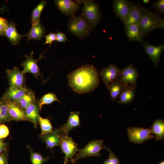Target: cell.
<instances>
[{
    "label": "cell",
    "instance_id": "83f0119b",
    "mask_svg": "<svg viewBox=\"0 0 164 164\" xmlns=\"http://www.w3.org/2000/svg\"><path fill=\"white\" fill-rule=\"evenodd\" d=\"M46 4L45 1H41L33 10L31 16L32 26H34L40 21L41 13Z\"/></svg>",
    "mask_w": 164,
    "mask_h": 164
},
{
    "label": "cell",
    "instance_id": "74e56055",
    "mask_svg": "<svg viewBox=\"0 0 164 164\" xmlns=\"http://www.w3.org/2000/svg\"><path fill=\"white\" fill-rule=\"evenodd\" d=\"M56 40L60 43H65L68 40L66 34L62 32H58L56 34Z\"/></svg>",
    "mask_w": 164,
    "mask_h": 164
},
{
    "label": "cell",
    "instance_id": "d6986e66",
    "mask_svg": "<svg viewBox=\"0 0 164 164\" xmlns=\"http://www.w3.org/2000/svg\"><path fill=\"white\" fill-rule=\"evenodd\" d=\"M40 109L37 100H35L32 102L24 110L26 118L28 121L32 123L35 127L39 123L40 115L39 112Z\"/></svg>",
    "mask_w": 164,
    "mask_h": 164
},
{
    "label": "cell",
    "instance_id": "484cf974",
    "mask_svg": "<svg viewBox=\"0 0 164 164\" xmlns=\"http://www.w3.org/2000/svg\"><path fill=\"white\" fill-rule=\"evenodd\" d=\"M125 87L122 84L118 79L111 84L107 89L109 91L111 100L116 101Z\"/></svg>",
    "mask_w": 164,
    "mask_h": 164
},
{
    "label": "cell",
    "instance_id": "7a4b0ae2",
    "mask_svg": "<svg viewBox=\"0 0 164 164\" xmlns=\"http://www.w3.org/2000/svg\"><path fill=\"white\" fill-rule=\"evenodd\" d=\"M138 26L143 38L156 29H164V19L157 13L143 7Z\"/></svg>",
    "mask_w": 164,
    "mask_h": 164
},
{
    "label": "cell",
    "instance_id": "603a6c76",
    "mask_svg": "<svg viewBox=\"0 0 164 164\" xmlns=\"http://www.w3.org/2000/svg\"><path fill=\"white\" fill-rule=\"evenodd\" d=\"M135 87L126 86L123 89L117 102L120 104H126L129 103L134 99L135 95Z\"/></svg>",
    "mask_w": 164,
    "mask_h": 164
},
{
    "label": "cell",
    "instance_id": "ab89813d",
    "mask_svg": "<svg viewBox=\"0 0 164 164\" xmlns=\"http://www.w3.org/2000/svg\"><path fill=\"white\" fill-rule=\"evenodd\" d=\"M6 145L2 139H0V154L6 149Z\"/></svg>",
    "mask_w": 164,
    "mask_h": 164
},
{
    "label": "cell",
    "instance_id": "4316f807",
    "mask_svg": "<svg viewBox=\"0 0 164 164\" xmlns=\"http://www.w3.org/2000/svg\"><path fill=\"white\" fill-rule=\"evenodd\" d=\"M35 99V96L34 92L29 91L15 103L24 110Z\"/></svg>",
    "mask_w": 164,
    "mask_h": 164
},
{
    "label": "cell",
    "instance_id": "cb8c5ba5",
    "mask_svg": "<svg viewBox=\"0 0 164 164\" xmlns=\"http://www.w3.org/2000/svg\"><path fill=\"white\" fill-rule=\"evenodd\" d=\"M45 33V29L40 21L32 27L28 32L26 36L27 41L31 40H40Z\"/></svg>",
    "mask_w": 164,
    "mask_h": 164
},
{
    "label": "cell",
    "instance_id": "4dcf8cb0",
    "mask_svg": "<svg viewBox=\"0 0 164 164\" xmlns=\"http://www.w3.org/2000/svg\"><path fill=\"white\" fill-rule=\"evenodd\" d=\"M8 108L4 100H0V123L10 121L8 114Z\"/></svg>",
    "mask_w": 164,
    "mask_h": 164
},
{
    "label": "cell",
    "instance_id": "1f68e13d",
    "mask_svg": "<svg viewBox=\"0 0 164 164\" xmlns=\"http://www.w3.org/2000/svg\"><path fill=\"white\" fill-rule=\"evenodd\" d=\"M30 160L32 164H42L49 160L48 157H44L38 152L31 151Z\"/></svg>",
    "mask_w": 164,
    "mask_h": 164
},
{
    "label": "cell",
    "instance_id": "8fae6325",
    "mask_svg": "<svg viewBox=\"0 0 164 164\" xmlns=\"http://www.w3.org/2000/svg\"><path fill=\"white\" fill-rule=\"evenodd\" d=\"M55 3L59 10L64 15L72 16L80 7V4L77 1L71 0H56Z\"/></svg>",
    "mask_w": 164,
    "mask_h": 164
},
{
    "label": "cell",
    "instance_id": "7c38bea8",
    "mask_svg": "<svg viewBox=\"0 0 164 164\" xmlns=\"http://www.w3.org/2000/svg\"><path fill=\"white\" fill-rule=\"evenodd\" d=\"M33 51H32L29 55H25L26 59L21 64L23 68L22 71L24 74L26 73H30L32 74L35 78H38L39 76H42L37 63L43 57V54L40 55L38 59L35 60L33 58Z\"/></svg>",
    "mask_w": 164,
    "mask_h": 164
},
{
    "label": "cell",
    "instance_id": "ac0fdd59",
    "mask_svg": "<svg viewBox=\"0 0 164 164\" xmlns=\"http://www.w3.org/2000/svg\"><path fill=\"white\" fill-rule=\"evenodd\" d=\"M29 90L25 87H9L6 90L0 99L7 100L15 102Z\"/></svg>",
    "mask_w": 164,
    "mask_h": 164
},
{
    "label": "cell",
    "instance_id": "9c48e42d",
    "mask_svg": "<svg viewBox=\"0 0 164 164\" xmlns=\"http://www.w3.org/2000/svg\"><path fill=\"white\" fill-rule=\"evenodd\" d=\"M155 68H157L161 53L164 50V43L155 46L148 41L144 40L140 42Z\"/></svg>",
    "mask_w": 164,
    "mask_h": 164
},
{
    "label": "cell",
    "instance_id": "f546056e",
    "mask_svg": "<svg viewBox=\"0 0 164 164\" xmlns=\"http://www.w3.org/2000/svg\"><path fill=\"white\" fill-rule=\"evenodd\" d=\"M41 130V133L40 135H44L53 131V127L49 119L46 118H43L40 116L39 120Z\"/></svg>",
    "mask_w": 164,
    "mask_h": 164
},
{
    "label": "cell",
    "instance_id": "836d02e7",
    "mask_svg": "<svg viewBox=\"0 0 164 164\" xmlns=\"http://www.w3.org/2000/svg\"><path fill=\"white\" fill-rule=\"evenodd\" d=\"M153 9L158 13L162 15L164 14V0H158L152 5Z\"/></svg>",
    "mask_w": 164,
    "mask_h": 164
},
{
    "label": "cell",
    "instance_id": "2e32d148",
    "mask_svg": "<svg viewBox=\"0 0 164 164\" xmlns=\"http://www.w3.org/2000/svg\"><path fill=\"white\" fill-rule=\"evenodd\" d=\"M143 8L138 4L131 2L128 15L123 23L124 25L134 24L138 26Z\"/></svg>",
    "mask_w": 164,
    "mask_h": 164
},
{
    "label": "cell",
    "instance_id": "ba28073f",
    "mask_svg": "<svg viewBox=\"0 0 164 164\" xmlns=\"http://www.w3.org/2000/svg\"><path fill=\"white\" fill-rule=\"evenodd\" d=\"M60 145L62 152L65 155L64 164H66L69 160V159L73 158L78 151L77 144L71 137L60 135Z\"/></svg>",
    "mask_w": 164,
    "mask_h": 164
},
{
    "label": "cell",
    "instance_id": "7bdbcfd3",
    "mask_svg": "<svg viewBox=\"0 0 164 164\" xmlns=\"http://www.w3.org/2000/svg\"><path fill=\"white\" fill-rule=\"evenodd\" d=\"M0 36H3V35L0 32Z\"/></svg>",
    "mask_w": 164,
    "mask_h": 164
},
{
    "label": "cell",
    "instance_id": "b9f144b4",
    "mask_svg": "<svg viewBox=\"0 0 164 164\" xmlns=\"http://www.w3.org/2000/svg\"><path fill=\"white\" fill-rule=\"evenodd\" d=\"M157 164H164V161H162Z\"/></svg>",
    "mask_w": 164,
    "mask_h": 164
},
{
    "label": "cell",
    "instance_id": "e0dca14e",
    "mask_svg": "<svg viewBox=\"0 0 164 164\" xmlns=\"http://www.w3.org/2000/svg\"><path fill=\"white\" fill-rule=\"evenodd\" d=\"M8 108V114L10 120L16 121H28L25 111L15 103L4 100Z\"/></svg>",
    "mask_w": 164,
    "mask_h": 164
},
{
    "label": "cell",
    "instance_id": "ffe728a7",
    "mask_svg": "<svg viewBox=\"0 0 164 164\" xmlns=\"http://www.w3.org/2000/svg\"><path fill=\"white\" fill-rule=\"evenodd\" d=\"M4 35L13 45L18 44L22 37L26 36V35H22L18 33L16 29L15 24L12 21L8 23L5 31Z\"/></svg>",
    "mask_w": 164,
    "mask_h": 164
},
{
    "label": "cell",
    "instance_id": "3957f363",
    "mask_svg": "<svg viewBox=\"0 0 164 164\" xmlns=\"http://www.w3.org/2000/svg\"><path fill=\"white\" fill-rule=\"evenodd\" d=\"M67 29L69 32L81 39L87 37L93 30L91 25L82 14L72 16L68 23Z\"/></svg>",
    "mask_w": 164,
    "mask_h": 164
},
{
    "label": "cell",
    "instance_id": "60d3db41",
    "mask_svg": "<svg viewBox=\"0 0 164 164\" xmlns=\"http://www.w3.org/2000/svg\"><path fill=\"white\" fill-rule=\"evenodd\" d=\"M150 1V0H143L142 2L144 4H147L149 3Z\"/></svg>",
    "mask_w": 164,
    "mask_h": 164
},
{
    "label": "cell",
    "instance_id": "44dd1931",
    "mask_svg": "<svg viewBox=\"0 0 164 164\" xmlns=\"http://www.w3.org/2000/svg\"><path fill=\"white\" fill-rule=\"evenodd\" d=\"M125 26V32L128 40L139 42L144 40L138 25L131 24Z\"/></svg>",
    "mask_w": 164,
    "mask_h": 164
},
{
    "label": "cell",
    "instance_id": "8d00e7d4",
    "mask_svg": "<svg viewBox=\"0 0 164 164\" xmlns=\"http://www.w3.org/2000/svg\"><path fill=\"white\" fill-rule=\"evenodd\" d=\"M8 23L5 18L0 17V32L4 35V32L6 29Z\"/></svg>",
    "mask_w": 164,
    "mask_h": 164
},
{
    "label": "cell",
    "instance_id": "f35d334b",
    "mask_svg": "<svg viewBox=\"0 0 164 164\" xmlns=\"http://www.w3.org/2000/svg\"><path fill=\"white\" fill-rule=\"evenodd\" d=\"M0 164H8L7 155L3 153L0 154Z\"/></svg>",
    "mask_w": 164,
    "mask_h": 164
},
{
    "label": "cell",
    "instance_id": "d4e9b609",
    "mask_svg": "<svg viewBox=\"0 0 164 164\" xmlns=\"http://www.w3.org/2000/svg\"><path fill=\"white\" fill-rule=\"evenodd\" d=\"M152 134L157 141L162 140L164 138V121L161 119L155 120L150 128Z\"/></svg>",
    "mask_w": 164,
    "mask_h": 164
},
{
    "label": "cell",
    "instance_id": "9a60e30c",
    "mask_svg": "<svg viewBox=\"0 0 164 164\" xmlns=\"http://www.w3.org/2000/svg\"><path fill=\"white\" fill-rule=\"evenodd\" d=\"M131 2L126 0H114L113 1L115 15L123 23L128 15Z\"/></svg>",
    "mask_w": 164,
    "mask_h": 164
},
{
    "label": "cell",
    "instance_id": "e575fe53",
    "mask_svg": "<svg viewBox=\"0 0 164 164\" xmlns=\"http://www.w3.org/2000/svg\"><path fill=\"white\" fill-rule=\"evenodd\" d=\"M9 134V131L7 127L4 124H0V139L6 138Z\"/></svg>",
    "mask_w": 164,
    "mask_h": 164
},
{
    "label": "cell",
    "instance_id": "277c9868",
    "mask_svg": "<svg viewBox=\"0 0 164 164\" xmlns=\"http://www.w3.org/2000/svg\"><path fill=\"white\" fill-rule=\"evenodd\" d=\"M82 15L91 25L93 30L101 21L102 14L100 6L95 1L87 0L82 9Z\"/></svg>",
    "mask_w": 164,
    "mask_h": 164
},
{
    "label": "cell",
    "instance_id": "30bf717a",
    "mask_svg": "<svg viewBox=\"0 0 164 164\" xmlns=\"http://www.w3.org/2000/svg\"><path fill=\"white\" fill-rule=\"evenodd\" d=\"M120 69L112 64L103 68L99 74L107 88L110 85L118 79Z\"/></svg>",
    "mask_w": 164,
    "mask_h": 164
},
{
    "label": "cell",
    "instance_id": "f1b7e54d",
    "mask_svg": "<svg viewBox=\"0 0 164 164\" xmlns=\"http://www.w3.org/2000/svg\"><path fill=\"white\" fill-rule=\"evenodd\" d=\"M55 101L60 103L54 94L49 93L44 95L38 101V104L40 109H42V107L43 105L49 104Z\"/></svg>",
    "mask_w": 164,
    "mask_h": 164
},
{
    "label": "cell",
    "instance_id": "6da1fadb",
    "mask_svg": "<svg viewBox=\"0 0 164 164\" xmlns=\"http://www.w3.org/2000/svg\"><path fill=\"white\" fill-rule=\"evenodd\" d=\"M99 73L91 65L81 66L67 75L68 85L75 92L79 94L92 91L98 86Z\"/></svg>",
    "mask_w": 164,
    "mask_h": 164
},
{
    "label": "cell",
    "instance_id": "5bb4252c",
    "mask_svg": "<svg viewBox=\"0 0 164 164\" xmlns=\"http://www.w3.org/2000/svg\"><path fill=\"white\" fill-rule=\"evenodd\" d=\"M79 112L71 111L67 123L56 129L60 135L68 136L69 132L73 128L80 126Z\"/></svg>",
    "mask_w": 164,
    "mask_h": 164
},
{
    "label": "cell",
    "instance_id": "52a82bcc",
    "mask_svg": "<svg viewBox=\"0 0 164 164\" xmlns=\"http://www.w3.org/2000/svg\"><path fill=\"white\" fill-rule=\"evenodd\" d=\"M138 77V70L132 64L120 69L118 79L125 86L135 87Z\"/></svg>",
    "mask_w": 164,
    "mask_h": 164
},
{
    "label": "cell",
    "instance_id": "4fadbf2b",
    "mask_svg": "<svg viewBox=\"0 0 164 164\" xmlns=\"http://www.w3.org/2000/svg\"><path fill=\"white\" fill-rule=\"evenodd\" d=\"M10 87H23L25 81L24 75L19 67H15L12 69H7L6 71Z\"/></svg>",
    "mask_w": 164,
    "mask_h": 164
},
{
    "label": "cell",
    "instance_id": "5b68a950",
    "mask_svg": "<svg viewBox=\"0 0 164 164\" xmlns=\"http://www.w3.org/2000/svg\"><path fill=\"white\" fill-rule=\"evenodd\" d=\"M103 141L101 140H94L90 142L84 148L78 149V152L74 158L70 160L72 164H75L79 159L91 156L100 155V152L103 148Z\"/></svg>",
    "mask_w": 164,
    "mask_h": 164
},
{
    "label": "cell",
    "instance_id": "d6a6232c",
    "mask_svg": "<svg viewBox=\"0 0 164 164\" xmlns=\"http://www.w3.org/2000/svg\"><path fill=\"white\" fill-rule=\"evenodd\" d=\"M103 146L109 152V156L108 159H105L102 164H120L119 159L112 151L105 145H103Z\"/></svg>",
    "mask_w": 164,
    "mask_h": 164
},
{
    "label": "cell",
    "instance_id": "8992f818",
    "mask_svg": "<svg viewBox=\"0 0 164 164\" xmlns=\"http://www.w3.org/2000/svg\"><path fill=\"white\" fill-rule=\"evenodd\" d=\"M129 141L132 143L141 144L154 138L150 128L131 127L127 129Z\"/></svg>",
    "mask_w": 164,
    "mask_h": 164
},
{
    "label": "cell",
    "instance_id": "7402d4cb",
    "mask_svg": "<svg viewBox=\"0 0 164 164\" xmlns=\"http://www.w3.org/2000/svg\"><path fill=\"white\" fill-rule=\"evenodd\" d=\"M60 135L56 129L44 135H40L43 141L48 148L52 149L54 147L60 145Z\"/></svg>",
    "mask_w": 164,
    "mask_h": 164
},
{
    "label": "cell",
    "instance_id": "d590c367",
    "mask_svg": "<svg viewBox=\"0 0 164 164\" xmlns=\"http://www.w3.org/2000/svg\"><path fill=\"white\" fill-rule=\"evenodd\" d=\"M45 38L46 41L44 44H49L50 46L53 41L56 40V34L54 32H51L45 36H43Z\"/></svg>",
    "mask_w": 164,
    "mask_h": 164
}]
</instances>
